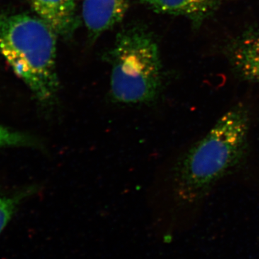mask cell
<instances>
[{
	"label": "cell",
	"instance_id": "obj_6",
	"mask_svg": "<svg viewBox=\"0 0 259 259\" xmlns=\"http://www.w3.org/2000/svg\"><path fill=\"white\" fill-rule=\"evenodd\" d=\"M32 9L56 35L71 37L79 25L75 0H29Z\"/></svg>",
	"mask_w": 259,
	"mask_h": 259
},
{
	"label": "cell",
	"instance_id": "obj_8",
	"mask_svg": "<svg viewBox=\"0 0 259 259\" xmlns=\"http://www.w3.org/2000/svg\"><path fill=\"white\" fill-rule=\"evenodd\" d=\"M31 190H28L27 192L14 195L0 194V234L11 221L19 204L30 194Z\"/></svg>",
	"mask_w": 259,
	"mask_h": 259
},
{
	"label": "cell",
	"instance_id": "obj_3",
	"mask_svg": "<svg viewBox=\"0 0 259 259\" xmlns=\"http://www.w3.org/2000/svg\"><path fill=\"white\" fill-rule=\"evenodd\" d=\"M110 95L124 105L151 103L161 91L163 76L156 39L144 25L121 30L109 52Z\"/></svg>",
	"mask_w": 259,
	"mask_h": 259
},
{
	"label": "cell",
	"instance_id": "obj_4",
	"mask_svg": "<svg viewBox=\"0 0 259 259\" xmlns=\"http://www.w3.org/2000/svg\"><path fill=\"white\" fill-rule=\"evenodd\" d=\"M155 13L188 19L199 28L219 8L223 0H138Z\"/></svg>",
	"mask_w": 259,
	"mask_h": 259
},
{
	"label": "cell",
	"instance_id": "obj_7",
	"mask_svg": "<svg viewBox=\"0 0 259 259\" xmlns=\"http://www.w3.org/2000/svg\"><path fill=\"white\" fill-rule=\"evenodd\" d=\"M229 53L237 74L248 81H259V27L237 37Z\"/></svg>",
	"mask_w": 259,
	"mask_h": 259
},
{
	"label": "cell",
	"instance_id": "obj_9",
	"mask_svg": "<svg viewBox=\"0 0 259 259\" xmlns=\"http://www.w3.org/2000/svg\"><path fill=\"white\" fill-rule=\"evenodd\" d=\"M36 144L35 140L30 136L12 131L0 125V148L35 146Z\"/></svg>",
	"mask_w": 259,
	"mask_h": 259
},
{
	"label": "cell",
	"instance_id": "obj_1",
	"mask_svg": "<svg viewBox=\"0 0 259 259\" xmlns=\"http://www.w3.org/2000/svg\"><path fill=\"white\" fill-rule=\"evenodd\" d=\"M249 127L248 109L236 105L181 157L174 176L181 202H199L241 164L246 156Z\"/></svg>",
	"mask_w": 259,
	"mask_h": 259
},
{
	"label": "cell",
	"instance_id": "obj_2",
	"mask_svg": "<svg viewBox=\"0 0 259 259\" xmlns=\"http://www.w3.org/2000/svg\"><path fill=\"white\" fill-rule=\"evenodd\" d=\"M55 35L40 18L26 14L0 16V54L45 105H54L60 88Z\"/></svg>",
	"mask_w": 259,
	"mask_h": 259
},
{
	"label": "cell",
	"instance_id": "obj_5",
	"mask_svg": "<svg viewBox=\"0 0 259 259\" xmlns=\"http://www.w3.org/2000/svg\"><path fill=\"white\" fill-rule=\"evenodd\" d=\"M131 0H84L83 23L93 36L111 29L125 16Z\"/></svg>",
	"mask_w": 259,
	"mask_h": 259
}]
</instances>
